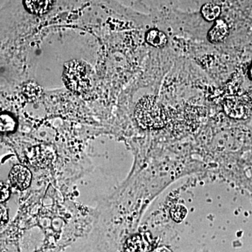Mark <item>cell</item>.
Returning a JSON list of instances; mask_svg holds the SVG:
<instances>
[{"label": "cell", "instance_id": "9a60e30c", "mask_svg": "<svg viewBox=\"0 0 252 252\" xmlns=\"http://www.w3.org/2000/svg\"><path fill=\"white\" fill-rule=\"evenodd\" d=\"M154 252H172L170 251L169 249H167L166 248H165V247H163V248H159L157 249V250H154Z\"/></svg>", "mask_w": 252, "mask_h": 252}, {"label": "cell", "instance_id": "ba28073f", "mask_svg": "<svg viewBox=\"0 0 252 252\" xmlns=\"http://www.w3.org/2000/svg\"><path fill=\"white\" fill-rule=\"evenodd\" d=\"M146 40L150 45L157 48L164 47L167 43V38L165 33L155 29L151 30L147 33Z\"/></svg>", "mask_w": 252, "mask_h": 252}, {"label": "cell", "instance_id": "30bf717a", "mask_svg": "<svg viewBox=\"0 0 252 252\" xmlns=\"http://www.w3.org/2000/svg\"><path fill=\"white\" fill-rule=\"evenodd\" d=\"M127 248L129 252H147L149 245L142 237L136 236L128 242Z\"/></svg>", "mask_w": 252, "mask_h": 252}, {"label": "cell", "instance_id": "3957f363", "mask_svg": "<svg viewBox=\"0 0 252 252\" xmlns=\"http://www.w3.org/2000/svg\"><path fill=\"white\" fill-rule=\"evenodd\" d=\"M11 185L18 190H25L31 185L32 173L27 167L21 165H15L9 176Z\"/></svg>", "mask_w": 252, "mask_h": 252}, {"label": "cell", "instance_id": "5b68a950", "mask_svg": "<svg viewBox=\"0 0 252 252\" xmlns=\"http://www.w3.org/2000/svg\"><path fill=\"white\" fill-rule=\"evenodd\" d=\"M228 34V27L222 20H218L209 31L208 39L212 43H219L224 40Z\"/></svg>", "mask_w": 252, "mask_h": 252}, {"label": "cell", "instance_id": "52a82bcc", "mask_svg": "<svg viewBox=\"0 0 252 252\" xmlns=\"http://www.w3.org/2000/svg\"><path fill=\"white\" fill-rule=\"evenodd\" d=\"M26 8L34 14H44L51 9L53 0H24Z\"/></svg>", "mask_w": 252, "mask_h": 252}, {"label": "cell", "instance_id": "8992f818", "mask_svg": "<svg viewBox=\"0 0 252 252\" xmlns=\"http://www.w3.org/2000/svg\"><path fill=\"white\" fill-rule=\"evenodd\" d=\"M225 111L228 115L233 118L243 117L246 114L248 109L245 104L240 99H231L227 101L225 104Z\"/></svg>", "mask_w": 252, "mask_h": 252}, {"label": "cell", "instance_id": "7a4b0ae2", "mask_svg": "<svg viewBox=\"0 0 252 252\" xmlns=\"http://www.w3.org/2000/svg\"><path fill=\"white\" fill-rule=\"evenodd\" d=\"M66 85L77 94H84L91 89V80L87 68L79 61L68 63L64 71Z\"/></svg>", "mask_w": 252, "mask_h": 252}, {"label": "cell", "instance_id": "6da1fadb", "mask_svg": "<svg viewBox=\"0 0 252 252\" xmlns=\"http://www.w3.org/2000/svg\"><path fill=\"white\" fill-rule=\"evenodd\" d=\"M135 115L139 125L146 129L161 128L167 122L166 113L154 97L141 99Z\"/></svg>", "mask_w": 252, "mask_h": 252}, {"label": "cell", "instance_id": "7c38bea8", "mask_svg": "<svg viewBox=\"0 0 252 252\" xmlns=\"http://www.w3.org/2000/svg\"><path fill=\"white\" fill-rule=\"evenodd\" d=\"M172 218L176 222H181L187 215V208L184 205H177L171 209L170 211Z\"/></svg>", "mask_w": 252, "mask_h": 252}, {"label": "cell", "instance_id": "277c9868", "mask_svg": "<svg viewBox=\"0 0 252 252\" xmlns=\"http://www.w3.org/2000/svg\"><path fill=\"white\" fill-rule=\"evenodd\" d=\"M54 152L44 147H37L33 149L31 157H29L32 165L37 168L47 167L54 161Z\"/></svg>", "mask_w": 252, "mask_h": 252}, {"label": "cell", "instance_id": "5bb4252c", "mask_svg": "<svg viewBox=\"0 0 252 252\" xmlns=\"http://www.w3.org/2000/svg\"><path fill=\"white\" fill-rule=\"evenodd\" d=\"M9 220V212L4 205L0 203V227L3 226L7 223Z\"/></svg>", "mask_w": 252, "mask_h": 252}, {"label": "cell", "instance_id": "8fae6325", "mask_svg": "<svg viewBox=\"0 0 252 252\" xmlns=\"http://www.w3.org/2000/svg\"><path fill=\"white\" fill-rule=\"evenodd\" d=\"M16 126V122L14 117L8 114H0V132H13Z\"/></svg>", "mask_w": 252, "mask_h": 252}, {"label": "cell", "instance_id": "4fadbf2b", "mask_svg": "<svg viewBox=\"0 0 252 252\" xmlns=\"http://www.w3.org/2000/svg\"><path fill=\"white\" fill-rule=\"evenodd\" d=\"M11 195L9 186L4 182H0V203L6 201Z\"/></svg>", "mask_w": 252, "mask_h": 252}, {"label": "cell", "instance_id": "2e32d148", "mask_svg": "<svg viewBox=\"0 0 252 252\" xmlns=\"http://www.w3.org/2000/svg\"><path fill=\"white\" fill-rule=\"evenodd\" d=\"M250 77H251L252 78V65L251 68H250Z\"/></svg>", "mask_w": 252, "mask_h": 252}, {"label": "cell", "instance_id": "9c48e42d", "mask_svg": "<svg viewBox=\"0 0 252 252\" xmlns=\"http://www.w3.org/2000/svg\"><path fill=\"white\" fill-rule=\"evenodd\" d=\"M201 14L206 21H215L220 14V6L214 3H207L202 7Z\"/></svg>", "mask_w": 252, "mask_h": 252}]
</instances>
